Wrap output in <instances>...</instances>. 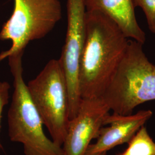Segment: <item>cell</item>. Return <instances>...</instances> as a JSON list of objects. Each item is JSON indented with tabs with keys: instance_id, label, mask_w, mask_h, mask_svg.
<instances>
[{
	"instance_id": "obj_1",
	"label": "cell",
	"mask_w": 155,
	"mask_h": 155,
	"mask_svg": "<svg viewBox=\"0 0 155 155\" xmlns=\"http://www.w3.org/2000/svg\"><path fill=\"white\" fill-rule=\"evenodd\" d=\"M128 40L110 18L99 12L86 11L79 65L82 99L102 96L125 54Z\"/></svg>"
},
{
	"instance_id": "obj_2",
	"label": "cell",
	"mask_w": 155,
	"mask_h": 155,
	"mask_svg": "<svg viewBox=\"0 0 155 155\" xmlns=\"http://www.w3.org/2000/svg\"><path fill=\"white\" fill-rule=\"evenodd\" d=\"M101 98L113 113L128 115L146 102L155 100V65L143 45L129 39L116 71Z\"/></svg>"
},
{
	"instance_id": "obj_3",
	"label": "cell",
	"mask_w": 155,
	"mask_h": 155,
	"mask_svg": "<svg viewBox=\"0 0 155 155\" xmlns=\"http://www.w3.org/2000/svg\"><path fill=\"white\" fill-rule=\"evenodd\" d=\"M22 55L8 57L14 78V91L8 113L9 139L22 144L24 155H63L62 147L45 134L43 120L23 78Z\"/></svg>"
},
{
	"instance_id": "obj_4",
	"label": "cell",
	"mask_w": 155,
	"mask_h": 155,
	"mask_svg": "<svg viewBox=\"0 0 155 155\" xmlns=\"http://www.w3.org/2000/svg\"><path fill=\"white\" fill-rule=\"evenodd\" d=\"M27 86L52 140L61 147L70 118L66 78L59 59L48 61Z\"/></svg>"
},
{
	"instance_id": "obj_5",
	"label": "cell",
	"mask_w": 155,
	"mask_h": 155,
	"mask_svg": "<svg viewBox=\"0 0 155 155\" xmlns=\"http://www.w3.org/2000/svg\"><path fill=\"white\" fill-rule=\"evenodd\" d=\"M59 0H14L11 16L0 31L1 40H10L11 48L0 54V61L24 53L29 42L43 39L61 20Z\"/></svg>"
},
{
	"instance_id": "obj_6",
	"label": "cell",
	"mask_w": 155,
	"mask_h": 155,
	"mask_svg": "<svg viewBox=\"0 0 155 155\" xmlns=\"http://www.w3.org/2000/svg\"><path fill=\"white\" fill-rule=\"evenodd\" d=\"M67 12L66 37L59 60L66 78L70 120L77 115L82 101L79 84V65L85 28L84 0H67Z\"/></svg>"
},
{
	"instance_id": "obj_7",
	"label": "cell",
	"mask_w": 155,
	"mask_h": 155,
	"mask_svg": "<svg viewBox=\"0 0 155 155\" xmlns=\"http://www.w3.org/2000/svg\"><path fill=\"white\" fill-rule=\"evenodd\" d=\"M110 111L101 97L82 98L77 115L68 122L61 146L63 155H84Z\"/></svg>"
},
{
	"instance_id": "obj_8",
	"label": "cell",
	"mask_w": 155,
	"mask_h": 155,
	"mask_svg": "<svg viewBox=\"0 0 155 155\" xmlns=\"http://www.w3.org/2000/svg\"><path fill=\"white\" fill-rule=\"evenodd\" d=\"M153 115L150 110H140L136 114L121 115L109 114L105 118L97 141L90 144L84 155H97L118 145L128 143L139 129L144 126Z\"/></svg>"
},
{
	"instance_id": "obj_9",
	"label": "cell",
	"mask_w": 155,
	"mask_h": 155,
	"mask_svg": "<svg viewBox=\"0 0 155 155\" xmlns=\"http://www.w3.org/2000/svg\"><path fill=\"white\" fill-rule=\"evenodd\" d=\"M86 11L99 12L116 23L128 39L144 45L146 35L139 25L132 0H84Z\"/></svg>"
},
{
	"instance_id": "obj_10",
	"label": "cell",
	"mask_w": 155,
	"mask_h": 155,
	"mask_svg": "<svg viewBox=\"0 0 155 155\" xmlns=\"http://www.w3.org/2000/svg\"><path fill=\"white\" fill-rule=\"evenodd\" d=\"M117 155H155V143L144 125L128 143L127 148Z\"/></svg>"
},
{
	"instance_id": "obj_11",
	"label": "cell",
	"mask_w": 155,
	"mask_h": 155,
	"mask_svg": "<svg viewBox=\"0 0 155 155\" xmlns=\"http://www.w3.org/2000/svg\"><path fill=\"white\" fill-rule=\"evenodd\" d=\"M134 7L144 12L150 31L155 33V0H132Z\"/></svg>"
},
{
	"instance_id": "obj_12",
	"label": "cell",
	"mask_w": 155,
	"mask_h": 155,
	"mask_svg": "<svg viewBox=\"0 0 155 155\" xmlns=\"http://www.w3.org/2000/svg\"><path fill=\"white\" fill-rule=\"evenodd\" d=\"M9 90L10 84L7 82H0V130H1V124L2 117V112L4 107L9 102ZM0 148H2V144L0 141Z\"/></svg>"
},
{
	"instance_id": "obj_13",
	"label": "cell",
	"mask_w": 155,
	"mask_h": 155,
	"mask_svg": "<svg viewBox=\"0 0 155 155\" xmlns=\"http://www.w3.org/2000/svg\"><path fill=\"white\" fill-rule=\"evenodd\" d=\"M106 154H107V152H103V153H101L97 155H106Z\"/></svg>"
}]
</instances>
